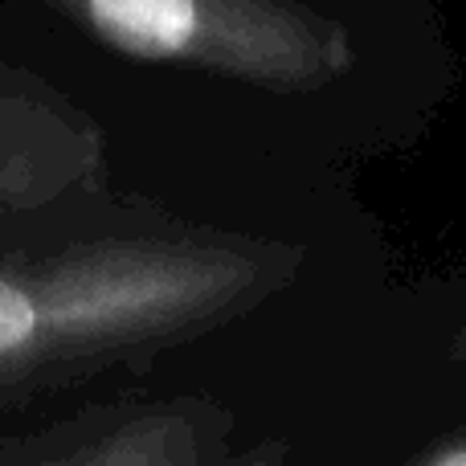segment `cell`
I'll list each match as a JSON object with an SVG mask.
<instances>
[{
    "label": "cell",
    "instance_id": "277c9868",
    "mask_svg": "<svg viewBox=\"0 0 466 466\" xmlns=\"http://www.w3.org/2000/svg\"><path fill=\"white\" fill-rule=\"evenodd\" d=\"M233 413L213 397L103 401L98 413L33 466H226Z\"/></svg>",
    "mask_w": 466,
    "mask_h": 466
},
{
    "label": "cell",
    "instance_id": "7a4b0ae2",
    "mask_svg": "<svg viewBox=\"0 0 466 466\" xmlns=\"http://www.w3.org/2000/svg\"><path fill=\"white\" fill-rule=\"evenodd\" d=\"M98 46L270 90H319L352 70L344 25L299 0H41Z\"/></svg>",
    "mask_w": 466,
    "mask_h": 466
},
{
    "label": "cell",
    "instance_id": "5b68a950",
    "mask_svg": "<svg viewBox=\"0 0 466 466\" xmlns=\"http://www.w3.org/2000/svg\"><path fill=\"white\" fill-rule=\"evenodd\" d=\"M98 413V405H86V410L70 413V418H54L46 426H33V430H21V434H0V466H33L41 462L49 451L74 438L90 418Z\"/></svg>",
    "mask_w": 466,
    "mask_h": 466
},
{
    "label": "cell",
    "instance_id": "6da1fadb",
    "mask_svg": "<svg viewBox=\"0 0 466 466\" xmlns=\"http://www.w3.org/2000/svg\"><path fill=\"white\" fill-rule=\"evenodd\" d=\"M303 249L226 229H144L0 254V410L144 369L295 279Z\"/></svg>",
    "mask_w": 466,
    "mask_h": 466
},
{
    "label": "cell",
    "instance_id": "3957f363",
    "mask_svg": "<svg viewBox=\"0 0 466 466\" xmlns=\"http://www.w3.org/2000/svg\"><path fill=\"white\" fill-rule=\"evenodd\" d=\"M106 131L41 74L0 57V221L46 218L106 188Z\"/></svg>",
    "mask_w": 466,
    "mask_h": 466
},
{
    "label": "cell",
    "instance_id": "8992f818",
    "mask_svg": "<svg viewBox=\"0 0 466 466\" xmlns=\"http://www.w3.org/2000/svg\"><path fill=\"white\" fill-rule=\"evenodd\" d=\"M418 466H466V434L446 438V442L434 446Z\"/></svg>",
    "mask_w": 466,
    "mask_h": 466
},
{
    "label": "cell",
    "instance_id": "52a82bcc",
    "mask_svg": "<svg viewBox=\"0 0 466 466\" xmlns=\"http://www.w3.org/2000/svg\"><path fill=\"white\" fill-rule=\"evenodd\" d=\"M282 459H287V446L262 442V446H254V451H246L241 459H229L226 466H282Z\"/></svg>",
    "mask_w": 466,
    "mask_h": 466
}]
</instances>
